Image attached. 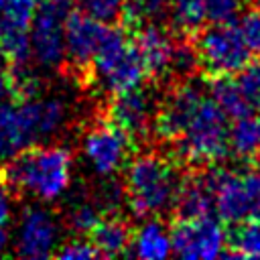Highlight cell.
<instances>
[{
    "mask_svg": "<svg viewBox=\"0 0 260 260\" xmlns=\"http://www.w3.org/2000/svg\"><path fill=\"white\" fill-rule=\"evenodd\" d=\"M234 230L225 238L230 250L223 248L221 258H260V217L232 223Z\"/></svg>",
    "mask_w": 260,
    "mask_h": 260,
    "instance_id": "ffe728a7",
    "label": "cell"
},
{
    "mask_svg": "<svg viewBox=\"0 0 260 260\" xmlns=\"http://www.w3.org/2000/svg\"><path fill=\"white\" fill-rule=\"evenodd\" d=\"M100 217H102V215H100V211H98L93 205L83 203V205H79V207H75V209L71 211V228H73L79 236L87 238V234L91 232V228L95 225V221H98Z\"/></svg>",
    "mask_w": 260,
    "mask_h": 260,
    "instance_id": "4dcf8cb0",
    "label": "cell"
},
{
    "mask_svg": "<svg viewBox=\"0 0 260 260\" xmlns=\"http://www.w3.org/2000/svg\"><path fill=\"white\" fill-rule=\"evenodd\" d=\"M169 14L181 35H193L205 22V0H169Z\"/></svg>",
    "mask_w": 260,
    "mask_h": 260,
    "instance_id": "cb8c5ba5",
    "label": "cell"
},
{
    "mask_svg": "<svg viewBox=\"0 0 260 260\" xmlns=\"http://www.w3.org/2000/svg\"><path fill=\"white\" fill-rule=\"evenodd\" d=\"M228 144L230 152L238 158H252L260 152V128H258V118L244 116L234 120L228 132Z\"/></svg>",
    "mask_w": 260,
    "mask_h": 260,
    "instance_id": "44dd1931",
    "label": "cell"
},
{
    "mask_svg": "<svg viewBox=\"0 0 260 260\" xmlns=\"http://www.w3.org/2000/svg\"><path fill=\"white\" fill-rule=\"evenodd\" d=\"M10 211H12V207H10V193L0 183V228H4L8 223Z\"/></svg>",
    "mask_w": 260,
    "mask_h": 260,
    "instance_id": "1f68e13d",
    "label": "cell"
},
{
    "mask_svg": "<svg viewBox=\"0 0 260 260\" xmlns=\"http://www.w3.org/2000/svg\"><path fill=\"white\" fill-rule=\"evenodd\" d=\"M71 181V152L65 146L32 144L8 156L0 169V183L10 195L30 193L43 201H53Z\"/></svg>",
    "mask_w": 260,
    "mask_h": 260,
    "instance_id": "6da1fadb",
    "label": "cell"
},
{
    "mask_svg": "<svg viewBox=\"0 0 260 260\" xmlns=\"http://www.w3.org/2000/svg\"><path fill=\"white\" fill-rule=\"evenodd\" d=\"M132 234H134L132 225L114 211L112 215H102L95 221V225L87 234V240L91 242V246L98 250L100 256L114 258L130 252Z\"/></svg>",
    "mask_w": 260,
    "mask_h": 260,
    "instance_id": "2e32d148",
    "label": "cell"
},
{
    "mask_svg": "<svg viewBox=\"0 0 260 260\" xmlns=\"http://www.w3.org/2000/svg\"><path fill=\"white\" fill-rule=\"evenodd\" d=\"M199 67L209 75H236L250 63V51L236 22H211L195 39Z\"/></svg>",
    "mask_w": 260,
    "mask_h": 260,
    "instance_id": "52a82bcc",
    "label": "cell"
},
{
    "mask_svg": "<svg viewBox=\"0 0 260 260\" xmlns=\"http://www.w3.org/2000/svg\"><path fill=\"white\" fill-rule=\"evenodd\" d=\"M65 108L57 100L0 102V154L12 156L18 150L39 144L63 122Z\"/></svg>",
    "mask_w": 260,
    "mask_h": 260,
    "instance_id": "277c9868",
    "label": "cell"
},
{
    "mask_svg": "<svg viewBox=\"0 0 260 260\" xmlns=\"http://www.w3.org/2000/svg\"><path fill=\"white\" fill-rule=\"evenodd\" d=\"M213 195V211L225 223L260 217V171L211 167L205 173Z\"/></svg>",
    "mask_w": 260,
    "mask_h": 260,
    "instance_id": "8992f818",
    "label": "cell"
},
{
    "mask_svg": "<svg viewBox=\"0 0 260 260\" xmlns=\"http://www.w3.org/2000/svg\"><path fill=\"white\" fill-rule=\"evenodd\" d=\"M207 91H209V98L217 104V108L230 120H238L252 114V106L246 102L238 81L232 79V75H215Z\"/></svg>",
    "mask_w": 260,
    "mask_h": 260,
    "instance_id": "d6986e66",
    "label": "cell"
},
{
    "mask_svg": "<svg viewBox=\"0 0 260 260\" xmlns=\"http://www.w3.org/2000/svg\"><path fill=\"white\" fill-rule=\"evenodd\" d=\"M142 55V61L146 65L148 77L162 79L169 75L171 67V55L175 39L173 35L160 26L158 22H144L134 30H128Z\"/></svg>",
    "mask_w": 260,
    "mask_h": 260,
    "instance_id": "9a60e30c",
    "label": "cell"
},
{
    "mask_svg": "<svg viewBox=\"0 0 260 260\" xmlns=\"http://www.w3.org/2000/svg\"><path fill=\"white\" fill-rule=\"evenodd\" d=\"M77 8L93 16L95 20L104 24H118L122 10H124V0H75Z\"/></svg>",
    "mask_w": 260,
    "mask_h": 260,
    "instance_id": "484cf974",
    "label": "cell"
},
{
    "mask_svg": "<svg viewBox=\"0 0 260 260\" xmlns=\"http://www.w3.org/2000/svg\"><path fill=\"white\" fill-rule=\"evenodd\" d=\"M134 146L136 144L106 118L95 122L83 138L85 156L100 175L116 173L124 162H128Z\"/></svg>",
    "mask_w": 260,
    "mask_h": 260,
    "instance_id": "4fadbf2b",
    "label": "cell"
},
{
    "mask_svg": "<svg viewBox=\"0 0 260 260\" xmlns=\"http://www.w3.org/2000/svg\"><path fill=\"white\" fill-rule=\"evenodd\" d=\"M130 252L142 260H162L171 256L169 230L156 217H146V221L132 234Z\"/></svg>",
    "mask_w": 260,
    "mask_h": 260,
    "instance_id": "ac0fdd59",
    "label": "cell"
},
{
    "mask_svg": "<svg viewBox=\"0 0 260 260\" xmlns=\"http://www.w3.org/2000/svg\"><path fill=\"white\" fill-rule=\"evenodd\" d=\"M236 24L240 28V35H242L250 55L260 57V8L240 14V20Z\"/></svg>",
    "mask_w": 260,
    "mask_h": 260,
    "instance_id": "83f0119b",
    "label": "cell"
},
{
    "mask_svg": "<svg viewBox=\"0 0 260 260\" xmlns=\"http://www.w3.org/2000/svg\"><path fill=\"white\" fill-rule=\"evenodd\" d=\"M55 258H61V260H85V258H100L98 250L91 246V242L83 236L55 248L53 252Z\"/></svg>",
    "mask_w": 260,
    "mask_h": 260,
    "instance_id": "f546056e",
    "label": "cell"
},
{
    "mask_svg": "<svg viewBox=\"0 0 260 260\" xmlns=\"http://www.w3.org/2000/svg\"><path fill=\"white\" fill-rule=\"evenodd\" d=\"M148 77L132 35L120 24H106L91 61V79L110 95L142 85Z\"/></svg>",
    "mask_w": 260,
    "mask_h": 260,
    "instance_id": "3957f363",
    "label": "cell"
},
{
    "mask_svg": "<svg viewBox=\"0 0 260 260\" xmlns=\"http://www.w3.org/2000/svg\"><path fill=\"white\" fill-rule=\"evenodd\" d=\"M173 211L181 219H195L213 213V195L205 175H191L181 181Z\"/></svg>",
    "mask_w": 260,
    "mask_h": 260,
    "instance_id": "e0dca14e",
    "label": "cell"
},
{
    "mask_svg": "<svg viewBox=\"0 0 260 260\" xmlns=\"http://www.w3.org/2000/svg\"><path fill=\"white\" fill-rule=\"evenodd\" d=\"M254 4H256V8H260V0H252Z\"/></svg>",
    "mask_w": 260,
    "mask_h": 260,
    "instance_id": "e575fe53",
    "label": "cell"
},
{
    "mask_svg": "<svg viewBox=\"0 0 260 260\" xmlns=\"http://www.w3.org/2000/svg\"><path fill=\"white\" fill-rule=\"evenodd\" d=\"M169 14V0H124L120 26L134 30L144 22H160Z\"/></svg>",
    "mask_w": 260,
    "mask_h": 260,
    "instance_id": "7402d4cb",
    "label": "cell"
},
{
    "mask_svg": "<svg viewBox=\"0 0 260 260\" xmlns=\"http://www.w3.org/2000/svg\"><path fill=\"white\" fill-rule=\"evenodd\" d=\"M177 160L156 152H144L126 162L124 199L136 217H158L175 207L181 187Z\"/></svg>",
    "mask_w": 260,
    "mask_h": 260,
    "instance_id": "7a4b0ae2",
    "label": "cell"
},
{
    "mask_svg": "<svg viewBox=\"0 0 260 260\" xmlns=\"http://www.w3.org/2000/svg\"><path fill=\"white\" fill-rule=\"evenodd\" d=\"M106 24L83 12L81 8H69L65 16V59L63 63L77 81L91 79V61L100 45Z\"/></svg>",
    "mask_w": 260,
    "mask_h": 260,
    "instance_id": "30bf717a",
    "label": "cell"
},
{
    "mask_svg": "<svg viewBox=\"0 0 260 260\" xmlns=\"http://www.w3.org/2000/svg\"><path fill=\"white\" fill-rule=\"evenodd\" d=\"M156 100L148 87L136 85L110 95L106 120L118 126L134 144L144 142L152 132V120L156 112Z\"/></svg>",
    "mask_w": 260,
    "mask_h": 260,
    "instance_id": "8fae6325",
    "label": "cell"
},
{
    "mask_svg": "<svg viewBox=\"0 0 260 260\" xmlns=\"http://www.w3.org/2000/svg\"><path fill=\"white\" fill-rule=\"evenodd\" d=\"M258 128H260V118H258Z\"/></svg>",
    "mask_w": 260,
    "mask_h": 260,
    "instance_id": "d590c367",
    "label": "cell"
},
{
    "mask_svg": "<svg viewBox=\"0 0 260 260\" xmlns=\"http://www.w3.org/2000/svg\"><path fill=\"white\" fill-rule=\"evenodd\" d=\"M57 248V228L41 207H28L18 225L16 252L22 258H49Z\"/></svg>",
    "mask_w": 260,
    "mask_h": 260,
    "instance_id": "5bb4252c",
    "label": "cell"
},
{
    "mask_svg": "<svg viewBox=\"0 0 260 260\" xmlns=\"http://www.w3.org/2000/svg\"><path fill=\"white\" fill-rule=\"evenodd\" d=\"M197 69H199V57H197L195 43L189 41V39H185V37L177 39L175 45H173L169 75H173V77H177V79H187V77H191Z\"/></svg>",
    "mask_w": 260,
    "mask_h": 260,
    "instance_id": "d4e9b609",
    "label": "cell"
},
{
    "mask_svg": "<svg viewBox=\"0 0 260 260\" xmlns=\"http://www.w3.org/2000/svg\"><path fill=\"white\" fill-rule=\"evenodd\" d=\"M228 116L205 95L183 134L173 140V158L187 165H217L230 154Z\"/></svg>",
    "mask_w": 260,
    "mask_h": 260,
    "instance_id": "5b68a950",
    "label": "cell"
},
{
    "mask_svg": "<svg viewBox=\"0 0 260 260\" xmlns=\"http://www.w3.org/2000/svg\"><path fill=\"white\" fill-rule=\"evenodd\" d=\"M8 246V234H6V230L4 228H0V254L4 252V248Z\"/></svg>",
    "mask_w": 260,
    "mask_h": 260,
    "instance_id": "836d02e7",
    "label": "cell"
},
{
    "mask_svg": "<svg viewBox=\"0 0 260 260\" xmlns=\"http://www.w3.org/2000/svg\"><path fill=\"white\" fill-rule=\"evenodd\" d=\"M4 98H6V59L0 49V102H4Z\"/></svg>",
    "mask_w": 260,
    "mask_h": 260,
    "instance_id": "d6a6232c",
    "label": "cell"
},
{
    "mask_svg": "<svg viewBox=\"0 0 260 260\" xmlns=\"http://www.w3.org/2000/svg\"><path fill=\"white\" fill-rule=\"evenodd\" d=\"M69 0H39L35 16L28 26L30 55L32 59L55 69L65 59V16L69 12Z\"/></svg>",
    "mask_w": 260,
    "mask_h": 260,
    "instance_id": "ba28073f",
    "label": "cell"
},
{
    "mask_svg": "<svg viewBox=\"0 0 260 260\" xmlns=\"http://www.w3.org/2000/svg\"><path fill=\"white\" fill-rule=\"evenodd\" d=\"M205 87L191 77L181 79L179 85H175L162 102L156 106L154 120H152V132L167 142L177 140L183 130L187 128L189 120L193 118L197 106L205 98Z\"/></svg>",
    "mask_w": 260,
    "mask_h": 260,
    "instance_id": "7c38bea8",
    "label": "cell"
},
{
    "mask_svg": "<svg viewBox=\"0 0 260 260\" xmlns=\"http://www.w3.org/2000/svg\"><path fill=\"white\" fill-rule=\"evenodd\" d=\"M236 75H238L236 81L246 102L252 106V110H258L260 108V63H248Z\"/></svg>",
    "mask_w": 260,
    "mask_h": 260,
    "instance_id": "4316f807",
    "label": "cell"
},
{
    "mask_svg": "<svg viewBox=\"0 0 260 260\" xmlns=\"http://www.w3.org/2000/svg\"><path fill=\"white\" fill-rule=\"evenodd\" d=\"M171 250L185 260H211L225 248V230L219 217L203 215L195 219H181L169 230Z\"/></svg>",
    "mask_w": 260,
    "mask_h": 260,
    "instance_id": "9c48e42d",
    "label": "cell"
},
{
    "mask_svg": "<svg viewBox=\"0 0 260 260\" xmlns=\"http://www.w3.org/2000/svg\"><path fill=\"white\" fill-rule=\"evenodd\" d=\"M244 0H205V20L209 22H236L242 14Z\"/></svg>",
    "mask_w": 260,
    "mask_h": 260,
    "instance_id": "f1b7e54d",
    "label": "cell"
},
{
    "mask_svg": "<svg viewBox=\"0 0 260 260\" xmlns=\"http://www.w3.org/2000/svg\"><path fill=\"white\" fill-rule=\"evenodd\" d=\"M39 0H0V37L8 32H28Z\"/></svg>",
    "mask_w": 260,
    "mask_h": 260,
    "instance_id": "603a6c76",
    "label": "cell"
}]
</instances>
